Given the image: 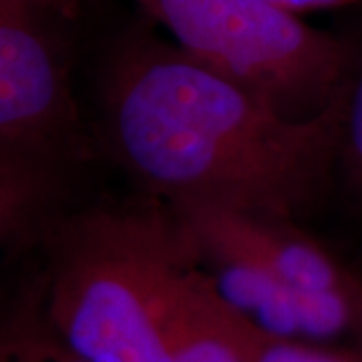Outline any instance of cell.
I'll list each match as a JSON object with an SVG mask.
<instances>
[{
    "instance_id": "cell-1",
    "label": "cell",
    "mask_w": 362,
    "mask_h": 362,
    "mask_svg": "<svg viewBox=\"0 0 362 362\" xmlns=\"http://www.w3.org/2000/svg\"><path fill=\"white\" fill-rule=\"evenodd\" d=\"M344 97L346 85L318 115L292 119L145 25L117 40L101 81L107 143L153 199L292 221L340 159Z\"/></svg>"
},
{
    "instance_id": "cell-2",
    "label": "cell",
    "mask_w": 362,
    "mask_h": 362,
    "mask_svg": "<svg viewBox=\"0 0 362 362\" xmlns=\"http://www.w3.org/2000/svg\"><path fill=\"white\" fill-rule=\"evenodd\" d=\"M45 312L83 362H169V326L194 274L173 209H90L51 221Z\"/></svg>"
},
{
    "instance_id": "cell-3",
    "label": "cell",
    "mask_w": 362,
    "mask_h": 362,
    "mask_svg": "<svg viewBox=\"0 0 362 362\" xmlns=\"http://www.w3.org/2000/svg\"><path fill=\"white\" fill-rule=\"evenodd\" d=\"M197 63L292 119L334 101L352 71L349 47L274 0H135Z\"/></svg>"
},
{
    "instance_id": "cell-4",
    "label": "cell",
    "mask_w": 362,
    "mask_h": 362,
    "mask_svg": "<svg viewBox=\"0 0 362 362\" xmlns=\"http://www.w3.org/2000/svg\"><path fill=\"white\" fill-rule=\"evenodd\" d=\"M65 18L0 0V145L63 161L77 139Z\"/></svg>"
},
{
    "instance_id": "cell-5",
    "label": "cell",
    "mask_w": 362,
    "mask_h": 362,
    "mask_svg": "<svg viewBox=\"0 0 362 362\" xmlns=\"http://www.w3.org/2000/svg\"><path fill=\"white\" fill-rule=\"evenodd\" d=\"M195 250H216L270 272L304 296H354L352 276L292 220L211 206H169Z\"/></svg>"
},
{
    "instance_id": "cell-6",
    "label": "cell",
    "mask_w": 362,
    "mask_h": 362,
    "mask_svg": "<svg viewBox=\"0 0 362 362\" xmlns=\"http://www.w3.org/2000/svg\"><path fill=\"white\" fill-rule=\"evenodd\" d=\"M169 362H247L230 316L211 294L199 266L171 318Z\"/></svg>"
},
{
    "instance_id": "cell-7",
    "label": "cell",
    "mask_w": 362,
    "mask_h": 362,
    "mask_svg": "<svg viewBox=\"0 0 362 362\" xmlns=\"http://www.w3.org/2000/svg\"><path fill=\"white\" fill-rule=\"evenodd\" d=\"M59 165L49 157L0 145V247L51 223L59 194Z\"/></svg>"
},
{
    "instance_id": "cell-8",
    "label": "cell",
    "mask_w": 362,
    "mask_h": 362,
    "mask_svg": "<svg viewBox=\"0 0 362 362\" xmlns=\"http://www.w3.org/2000/svg\"><path fill=\"white\" fill-rule=\"evenodd\" d=\"M223 310L230 316V322L238 334L242 349L246 352L247 362H362V356L356 349L266 337L258 330H254L252 326H247L238 316H233L228 308Z\"/></svg>"
},
{
    "instance_id": "cell-9",
    "label": "cell",
    "mask_w": 362,
    "mask_h": 362,
    "mask_svg": "<svg viewBox=\"0 0 362 362\" xmlns=\"http://www.w3.org/2000/svg\"><path fill=\"white\" fill-rule=\"evenodd\" d=\"M338 163L349 175L352 187L362 194V65L356 73L350 71L346 83Z\"/></svg>"
},
{
    "instance_id": "cell-10",
    "label": "cell",
    "mask_w": 362,
    "mask_h": 362,
    "mask_svg": "<svg viewBox=\"0 0 362 362\" xmlns=\"http://www.w3.org/2000/svg\"><path fill=\"white\" fill-rule=\"evenodd\" d=\"M35 276L0 302V362H30L28 354V308L33 298Z\"/></svg>"
},
{
    "instance_id": "cell-11",
    "label": "cell",
    "mask_w": 362,
    "mask_h": 362,
    "mask_svg": "<svg viewBox=\"0 0 362 362\" xmlns=\"http://www.w3.org/2000/svg\"><path fill=\"white\" fill-rule=\"evenodd\" d=\"M26 337H28L30 362H83L52 332L47 312H45V274L42 270L37 272V276H35Z\"/></svg>"
},
{
    "instance_id": "cell-12",
    "label": "cell",
    "mask_w": 362,
    "mask_h": 362,
    "mask_svg": "<svg viewBox=\"0 0 362 362\" xmlns=\"http://www.w3.org/2000/svg\"><path fill=\"white\" fill-rule=\"evenodd\" d=\"M23 2L39 8V11H45V13L61 16L65 21H69L71 16H75L78 6H81V0H23Z\"/></svg>"
},
{
    "instance_id": "cell-13",
    "label": "cell",
    "mask_w": 362,
    "mask_h": 362,
    "mask_svg": "<svg viewBox=\"0 0 362 362\" xmlns=\"http://www.w3.org/2000/svg\"><path fill=\"white\" fill-rule=\"evenodd\" d=\"M352 288H354V302H356V328H354V340L358 354L362 356V276H352Z\"/></svg>"
}]
</instances>
